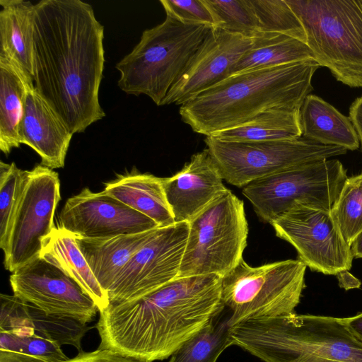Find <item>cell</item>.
<instances>
[{
    "instance_id": "cell-1",
    "label": "cell",
    "mask_w": 362,
    "mask_h": 362,
    "mask_svg": "<svg viewBox=\"0 0 362 362\" xmlns=\"http://www.w3.org/2000/svg\"><path fill=\"white\" fill-rule=\"evenodd\" d=\"M104 27L81 0L34 4L33 83L73 134L105 113L99 102L105 64Z\"/></svg>"
},
{
    "instance_id": "cell-2",
    "label": "cell",
    "mask_w": 362,
    "mask_h": 362,
    "mask_svg": "<svg viewBox=\"0 0 362 362\" xmlns=\"http://www.w3.org/2000/svg\"><path fill=\"white\" fill-rule=\"evenodd\" d=\"M224 308L221 276L177 277L138 299L100 311L98 348L145 362L164 360Z\"/></svg>"
},
{
    "instance_id": "cell-3",
    "label": "cell",
    "mask_w": 362,
    "mask_h": 362,
    "mask_svg": "<svg viewBox=\"0 0 362 362\" xmlns=\"http://www.w3.org/2000/svg\"><path fill=\"white\" fill-rule=\"evenodd\" d=\"M320 66L309 59L233 74L181 105L180 115L193 132L208 136L270 109L300 110Z\"/></svg>"
},
{
    "instance_id": "cell-4",
    "label": "cell",
    "mask_w": 362,
    "mask_h": 362,
    "mask_svg": "<svg viewBox=\"0 0 362 362\" xmlns=\"http://www.w3.org/2000/svg\"><path fill=\"white\" fill-rule=\"evenodd\" d=\"M230 336L264 362H362V337L344 317L294 312L238 323Z\"/></svg>"
},
{
    "instance_id": "cell-5",
    "label": "cell",
    "mask_w": 362,
    "mask_h": 362,
    "mask_svg": "<svg viewBox=\"0 0 362 362\" xmlns=\"http://www.w3.org/2000/svg\"><path fill=\"white\" fill-rule=\"evenodd\" d=\"M212 28L166 15L163 23L144 30L131 52L117 63L119 88L127 94L146 95L160 106Z\"/></svg>"
},
{
    "instance_id": "cell-6",
    "label": "cell",
    "mask_w": 362,
    "mask_h": 362,
    "mask_svg": "<svg viewBox=\"0 0 362 362\" xmlns=\"http://www.w3.org/2000/svg\"><path fill=\"white\" fill-rule=\"evenodd\" d=\"M320 66L351 88L362 87V0H286Z\"/></svg>"
},
{
    "instance_id": "cell-7",
    "label": "cell",
    "mask_w": 362,
    "mask_h": 362,
    "mask_svg": "<svg viewBox=\"0 0 362 362\" xmlns=\"http://www.w3.org/2000/svg\"><path fill=\"white\" fill-rule=\"evenodd\" d=\"M307 266L299 259L251 267L243 259L222 277V300L230 324L294 313L305 288Z\"/></svg>"
},
{
    "instance_id": "cell-8",
    "label": "cell",
    "mask_w": 362,
    "mask_h": 362,
    "mask_svg": "<svg viewBox=\"0 0 362 362\" xmlns=\"http://www.w3.org/2000/svg\"><path fill=\"white\" fill-rule=\"evenodd\" d=\"M188 223L177 277H223L243 259L248 235L244 203L228 189Z\"/></svg>"
},
{
    "instance_id": "cell-9",
    "label": "cell",
    "mask_w": 362,
    "mask_h": 362,
    "mask_svg": "<svg viewBox=\"0 0 362 362\" xmlns=\"http://www.w3.org/2000/svg\"><path fill=\"white\" fill-rule=\"evenodd\" d=\"M348 177L337 159L297 165L243 187L259 218L271 223L296 205L330 211Z\"/></svg>"
},
{
    "instance_id": "cell-10",
    "label": "cell",
    "mask_w": 362,
    "mask_h": 362,
    "mask_svg": "<svg viewBox=\"0 0 362 362\" xmlns=\"http://www.w3.org/2000/svg\"><path fill=\"white\" fill-rule=\"evenodd\" d=\"M206 148L222 177L243 187L255 180L310 162L344 155L347 150L303 136L292 140L226 141L206 136Z\"/></svg>"
},
{
    "instance_id": "cell-11",
    "label": "cell",
    "mask_w": 362,
    "mask_h": 362,
    "mask_svg": "<svg viewBox=\"0 0 362 362\" xmlns=\"http://www.w3.org/2000/svg\"><path fill=\"white\" fill-rule=\"evenodd\" d=\"M60 199V182L55 171L41 164L25 170L4 253L6 269L13 272L40 256L43 240L54 228V216Z\"/></svg>"
},
{
    "instance_id": "cell-12",
    "label": "cell",
    "mask_w": 362,
    "mask_h": 362,
    "mask_svg": "<svg viewBox=\"0 0 362 362\" xmlns=\"http://www.w3.org/2000/svg\"><path fill=\"white\" fill-rule=\"evenodd\" d=\"M188 233V222L154 229L107 292L110 304L138 299L176 279Z\"/></svg>"
},
{
    "instance_id": "cell-13",
    "label": "cell",
    "mask_w": 362,
    "mask_h": 362,
    "mask_svg": "<svg viewBox=\"0 0 362 362\" xmlns=\"http://www.w3.org/2000/svg\"><path fill=\"white\" fill-rule=\"evenodd\" d=\"M276 235L294 247L312 271L335 275L349 271L353 255L330 211L296 205L270 223Z\"/></svg>"
},
{
    "instance_id": "cell-14",
    "label": "cell",
    "mask_w": 362,
    "mask_h": 362,
    "mask_svg": "<svg viewBox=\"0 0 362 362\" xmlns=\"http://www.w3.org/2000/svg\"><path fill=\"white\" fill-rule=\"evenodd\" d=\"M9 281L14 296L49 315L87 324L99 312L74 279L40 256L12 272Z\"/></svg>"
},
{
    "instance_id": "cell-15",
    "label": "cell",
    "mask_w": 362,
    "mask_h": 362,
    "mask_svg": "<svg viewBox=\"0 0 362 362\" xmlns=\"http://www.w3.org/2000/svg\"><path fill=\"white\" fill-rule=\"evenodd\" d=\"M59 227L76 237L100 238L141 233L159 226L104 191L84 188L66 200Z\"/></svg>"
},
{
    "instance_id": "cell-16",
    "label": "cell",
    "mask_w": 362,
    "mask_h": 362,
    "mask_svg": "<svg viewBox=\"0 0 362 362\" xmlns=\"http://www.w3.org/2000/svg\"><path fill=\"white\" fill-rule=\"evenodd\" d=\"M252 39L213 27L160 105H182L233 75Z\"/></svg>"
},
{
    "instance_id": "cell-17",
    "label": "cell",
    "mask_w": 362,
    "mask_h": 362,
    "mask_svg": "<svg viewBox=\"0 0 362 362\" xmlns=\"http://www.w3.org/2000/svg\"><path fill=\"white\" fill-rule=\"evenodd\" d=\"M207 148L192 156L175 175L163 177L175 223L189 222L228 189Z\"/></svg>"
},
{
    "instance_id": "cell-18",
    "label": "cell",
    "mask_w": 362,
    "mask_h": 362,
    "mask_svg": "<svg viewBox=\"0 0 362 362\" xmlns=\"http://www.w3.org/2000/svg\"><path fill=\"white\" fill-rule=\"evenodd\" d=\"M18 135L21 144L40 156L42 165L52 170L64 166L74 134L34 84L28 86L25 95Z\"/></svg>"
},
{
    "instance_id": "cell-19",
    "label": "cell",
    "mask_w": 362,
    "mask_h": 362,
    "mask_svg": "<svg viewBox=\"0 0 362 362\" xmlns=\"http://www.w3.org/2000/svg\"><path fill=\"white\" fill-rule=\"evenodd\" d=\"M0 331L36 334L81 351V340L89 327L76 320L49 315L17 296H0Z\"/></svg>"
},
{
    "instance_id": "cell-20",
    "label": "cell",
    "mask_w": 362,
    "mask_h": 362,
    "mask_svg": "<svg viewBox=\"0 0 362 362\" xmlns=\"http://www.w3.org/2000/svg\"><path fill=\"white\" fill-rule=\"evenodd\" d=\"M153 230L107 238L76 237L79 250L107 294L123 267L146 241Z\"/></svg>"
},
{
    "instance_id": "cell-21",
    "label": "cell",
    "mask_w": 362,
    "mask_h": 362,
    "mask_svg": "<svg viewBox=\"0 0 362 362\" xmlns=\"http://www.w3.org/2000/svg\"><path fill=\"white\" fill-rule=\"evenodd\" d=\"M103 191L151 218L159 227L175 223L165 197L163 177L132 172L106 183Z\"/></svg>"
},
{
    "instance_id": "cell-22",
    "label": "cell",
    "mask_w": 362,
    "mask_h": 362,
    "mask_svg": "<svg viewBox=\"0 0 362 362\" xmlns=\"http://www.w3.org/2000/svg\"><path fill=\"white\" fill-rule=\"evenodd\" d=\"M302 136L317 144L354 151L360 142L349 117L332 105L309 94L300 109Z\"/></svg>"
},
{
    "instance_id": "cell-23",
    "label": "cell",
    "mask_w": 362,
    "mask_h": 362,
    "mask_svg": "<svg viewBox=\"0 0 362 362\" xmlns=\"http://www.w3.org/2000/svg\"><path fill=\"white\" fill-rule=\"evenodd\" d=\"M40 256L74 279L93 300L99 312L109 305L108 296L93 275L74 235L60 227H54L43 240Z\"/></svg>"
},
{
    "instance_id": "cell-24",
    "label": "cell",
    "mask_w": 362,
    "mask_h": 362,
    "mask_svg": "<svg viewBox=\"0 0 362 362\" xmlns=\"http://www.w3.org/2000/svg\"><path fill=\"white\" fill-rule=\"evenodd\" d=\"M0 54L33 78L34 4L23 0H0Z\"/></svg>"
},
{
    "instance_id": "cell-25",
    "label": "cell",
    "mask_w": 362,
    "mask_h": 362,
    "mask_svg": "<svg viewBox=\"0 0 362 362\" xmlns=\"http://www.w3.org/2000/svg\"><path fill=\"white\" fill-rule=\"evenodd\" d=\"M33 78L18 64L0 54V149L6 155L20 146L18 127L25 95Z\"/></svg>"
},
{
    "instance_id": "cell-26",
    "label": "cell",
    "mask_w": 362,
    "mask_h": 362,
    "mask_svg": "<svg viewBox=\"0 0 362 362\" xmlns=\"http://www.w3.org/2000/svg\"><path fill=\"white\" fill-rule=\"evenodd\" d=\"M252 39V47L238 62L233 75L314 59L313 52L305 42L286 35L259 32Z\"/></svg>"
},
{
    "instance_id": "cell-27",
    "label": "cell",
    "mask_w": 362,
    "mask_h": 362,
    "mask_svg": "<svg viewBox=\"0 0 362 362\" xmlns=\"http://www.w3.org/2000/svg\"><path fill=\"white\" fill-rule=\"evenodd\" d=\"M226 141L292 140L302 136L300 110L273 108L235 127L210 136Z\"/></svg>"
},
{
    "instance_id": "cell-28",
    "label": "cell",
    "mask_w": 362,
    "mask_h": 362,
    "mask_svg": "<svg viewBox=\"0 0 362 362\" xmlns=\"http://www.w3.org/2000/svg\"><path fill=\"white\" fill-rule=\"evenodd\" d=\"M230 312L225 306L199 332L185 341L168 362H216L228 347L230 336Z\"/></svg>"
},
{
    "instance_id": "cell-29",
    "label": "cell",
    "mask_w": 362,
    "mask_h": 362,
    "mask_svg": "<svg viewBox=\"0 0 362 362\" xmlns=\"http://www.w3.org/2000/svg\"><path fill=\"white\" fill-rule=\"evenodd\" d=\"M330 214L350 245L362 230V173L347 178Z\"/></svg>"
},
{
    "instance_id": "cell-30",
    "label": "cell",
    "mask_w": 362,
    "mask_h": 362,
    "mask_svg": "<svg viewBox=\"0 0 362 362\" xmlns=\"http://www.w3.org/2000/svg\"><path fill=\"white\" fill-rule=\"evenodd\" d=\"M210 11L214 27L254 37L259 32V23L250 0H203Z\"/></svg>"
},
{
    "instance_id": "cell-31",
    "label": "cell",
    "mask_w": 362,
    "mask_h": 362,
    "mask_svg": "<svg viewBox=\"0 0 362 362\" xmlns=\"http://www.w3.org/2000/svg\"><path fill=\"white\" fill-rule=\"evenodd\" d=\"M259 32L286 35L306 43L304 28L286 0H250Z\"/></svg>"
},
{
    "instance_id": "cell-32",
    "label": "cell",
    "mask_w": 362,
    "mask_h": 362,
    "mask_svg": "<svg viewBox=\"0 0 362 362\" xmlns=\"http://www.w3.org/2000/svg\"><path fill=\"white\" fill-rule=\"evenodd\" d=\"M25 170L15 163H0V247L7 250L15 212L22 192Z\"/></svg>"
},
{
    "instance_id": "cell-33",
    "label": "cell",
    "mask_w": 362,
    "mask_h": 362,
    "mask_svg": "<svg viewBox=\"0 0 362 362\" xmlns=\"http://www.w3.org/2000/svg\"><path fill=\"white\" fill-rule=\"evenodd\" d=\"M0 349L35 356L47 362L69 359L58 343L36 334H16L0 331Z\"/></svg>"
},
{
    "instance_id": "cell-34",
    "label": "cell",
    "mask_w": 362,
    "mask_h": 362,
    "mask_svg": "<svg viewBox=\"0 0 362 362\" xmlns=\"http://www.w3.org/2000/svg\"><path fill=\"white\" fill-rule=\"evenodd\" d=\"M166 15L189 24L214 27L211 13L203 0H160Z\"/></svg>"
},
{
    "instance_id": "cell-35",
    "label": "cell",
    "mask_w": 362,
    "mask_h": 362,
    "mask_svg": "<svg viewBox=\"0 0 362 362\" xmlns=\"http://www.w3.org/2000/svg\"><path fill=\"white\" fill-rule=\"evenodd\" d=\"M60 362H145L124 356L116 351L98 348L90 352L80 351L73 358Z\"/></svg>"
},
{
    "instance_id": "cell-36",
    "label": "cell",
    "mask_w": 362,
    "mask_h": 362,
    "mask_svg": "<svg viewBox=\"0 0 362 362\" xmlns=\"http://www.w3.org/2000/svg\"><path fill=\"white\" fill-rule=\"evenodd\" d=\"M350 118L358 135L362 151V95L355 99L349 107Z\"/></svg>"
},
{
    "instance_id": "cell-37",
    "label": "cell",
    "mask_w": 362,
    "mask_h": 362,
    "mask_svg": "<svg viewBox=\"0 0 362 362\" xmlns=\"http://www.w3.org/2000/svg\"><path fill=\"white\" fill-rule=\"evenodd\" d=\"M0 362H47L42 358L0 349Z\"/></svg>"
},
{
    "instance_id": "cell-38",
    "label": "cell",
    "mask_w": 362,
    "mask_h": 362,
    "mask_svg": "<svg viewBox=\"0 0 362 362\" xmlns=\"http://www.w3.org/2000/svg\"><path fill=\"white\" fill-rule=\"evenodd\" d=\"M339 286L346 290L360 287L361 282L353 276L348 271L340 272L337 275Z\"/></svg>"
},
{
    "instance_id": "cell-39",
    "label": "cell",
    "mask_w": 362,
    "mask_h": 362,
    "mask_svg": "<svg viewBox=\"0 0 362 362\" xmlns=\"http://www.w3.org/2000/svg\"><path fill=\"white\" fill-rule=\"evenodd\" d=\"M344 320L362 337V312L351 317H344Z\"/></svg>"
},
{
    "instance_id": "cell-40",
    "label": "cell",
    "mask_w": 362,
    "mask_h": 362,
    "mask_svg": "<svg viewBox=\"0 0 362 362\" xmlns=\"http://www.w3.org/2000/svg\"><path fill=\"white\" fill-rule=\"evenodd\" d=\"M350 248L353 257L362 258V230L353 239Z\"/></svg>"
}]
</instances>
